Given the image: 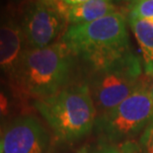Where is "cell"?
Listing matches in <instances>:
<instances>
[{
  "instance_id": "18",
  "label": "cell",
  "mask_w": 153,
  "mask_h": 153,
  "mask_svg": "<svg viewBox=\"0 0 153 153\" xmlns=\"http://www.w3.org/2000/svg\"><path fill=\"white\" fill-rule=\"evenodd\" d=\"M78 153H88V152H87V149L85 147H83V148H81L79 151H78Z\"/></svg>"
},
{
  "instance_id": "6",
  "label": "cell",
  "mask_w": 153,
  "mask_h": 153,
  "mask_svg": "<svg viewBox=\"0 0 153 153\" xmlns=\"http://www.w3.org/2000/svg\"><path fill=\"white\" fill-rule=\"evenodd\" d=\"M67 7L61 0L32 3L23 14L21 29L28 48H43L57 42L66 31Z\"/></svg>"
},
{
  "instance_id": "17",
  "label": "cell",
  "mask_w": 153,
  "mask_h": 153,
  "mask_svg": "<svg viewBox=\"0 0 153 153\" xmlns=\"http://www.w3.org/2000/svg\"><path fill=\"white\" fill-rule=\"evenodd\" d=\"M149 77H150L149 82H150V91H151V96H152V100H153V73L151 75H149Z\"/></svg>"
},
{
  "instance_id": "1",
  "label": "cell",
  "mask_w": 153,
  "mask_h": 153,
  "mask_svg": "<svg viewBox=\"0 0 153 153\" xmlns=\"http://www.w3.org/2000/svg\"><path fill=\"white\" fill-rule=\"evenodd\" d=\"M75 57L62 41L43 48H27L9 84L20 98H48L72 83Z\"/></svg>"
},
{
  "instance_id": "3",
  "label": "cell",
  "mask_w": 153,
  "mask_h": 153,
  "mask_svg": "<svg viewBox=\"0 0 153 153\" xmlns=\"http://www.w3.org/2000/svg\"><path fill=\"white\" fill-rule=\"evenodd\" d=\"M34 107L63 142L83 138L94 129L97 111L85 80L70 83L48 98L37 100Z\"/></svg>"
},
{
  "instance_id": "9",
  "label": "cell",
  "mask_w": 153,
  "mask_h": 153,
  "mask_svg": "<svg viewBox=\"0 0 153 153\" xmlns=\"http://www.w3.org/2000/svg\"><path fill=\"white\" fill-rule=\"evenodd\" d=\"M116 11L112 0H89L81 4L68 6L67 20L70 25L93 22Z\"/></svg>"
},
{
  "instance_id": "8",
  "label": "cell",
  "mask_w": 153,
  "mask_h": 153,
  "mask_svg": "<svg viewBox=\"0 0 153 153\" xmlns=\"http://www.w3.org/2000/svg\"><path fill=\"white\" fill-rule=\"evenodd\" d=\"M27 48L21 26L13 19L0 18V71L10 78Z\"/></svg>"
},
{
  "instance_id": "12",
  "label": "cell",
  "mask_w": 153,
  "mask_h": 153,
  "mask_svg": "<svg viewBox=\"0 0 153 153\" xmlns=\"http://www.w3.org/2000/svg\"><path fill=\"white\" fill-rule=\"evenodd\" d=\"M129 16L153 23V0H139L129 5Z\"/></svg>"
},
{
  "instance_id": "19",
  "label": "cell",
  "mask_w": 153,
  "mask_h": 153,
  "mask_svg": "<svg viewBox=\"0 0 153 153\" xmlns=\"http://www.w3.org/2000/svg\"><path fill=\"white\" fill-rule=\"evenodd\" d=\"M126 1L129 2V5H131V4H132V3H135V2L139 1V0H126Z\"/></svg>"
},
{
  "instance_id": "2",
  "label": "cell",
  "mask_w": 153,
  "mask_h": 153,
  "mask_svg": "<svg viewBox=\"0 0 153 153\" xmlns=\"http://www.w3.org/2000/svg\"><path fill=\"white\" fill-rule=\"evenodd\" d=\"M89 71L118 59L131 50L126 19L120 12L84 24L70 25L60 38Z\"/></svg>"
},
{
  "instance_id": "16",
  "label": "cell",
  "mask_w": 153,
  "mask_h": 153,
  "mask_svg": "<svg viewBox=\"0 0 153 153\" xmlns=\"http://www.w3.org/2000/svg\"><path fill=\"white\" fill-rule=\"evenodd\" d=\"M29 0H10V3L13 7L15 8H20L22 6H24L26 3H28Z\"/></svg>"
},
{
  "instance_id": "10",
  "label": "cell",
  "mask_w": 153,
  "mask_h": 153,
  "mask_svg": "<svg viewBox=\"0 0 153 153\" xmlns=\"http://www.w3.org/2000/svg\"><path fill=\"white\" fill-rule=\"evenodd\" d=\"M128 22L140 48L145 74L149 76L153 73V23L134 17H128Z\"/></svg>"
},
{
  "instance_id": "14",
  "label": "cell",
  "mask_w": 153,
  "mask_h": 153,
  "mask_svg": "<svg viewBox=\"0 0 153 153\" xmlns=\"http://www.w3.org/2000/svg\"><path fill=\"white\" fill-rule=\"evenodd\" d=\"M92 153H120V148L117 145L109 143H101Z\"/></svg>"
},
{
  "instance_id": "5",
  "label": "cell",
  "mask_w": 153,
  "mask_h": 153,
  "mask_svg": "<svg viewBox=\"0 0 153 153\" xmlns=\"http://www.w3.org/2000/svg\"><path fill=\"white\" fill-rule=\"evenodd\" d=\"M139 58L129 51L108 65L89 71L86 83L97 111L103 115L134 92L142 80Z\"/></svg>"
},
{
  "instance_id": "13",
  "label": "cell",
  "mask_w": 153,
  "mask_h": 153,
  "mask_svg": "<svg viewBox=\"0 0 153 153\" xmlns=\"http://www.w3.org/2000/svg\"><path fill=\"white\" fill-rule=\"evenodd\" d=\"M137 142L141 153H153V118L143 129Z\"/></svg>"
},
{
  "instance_id": "4",
  "label": "cell",
  "mask_w": 153,
  "mask_h": 153,
  "mask_svg": "<svg viewBox=\"0 0 153 153\" xmlns=\"http://www.w3.org/2000/svg\"><path fill=\"white\" fill-rule=\"evenodd\" d=\"M152 118L150 82L143 77L131 95L113 110L97 116L94 131L101 143L118 146L140 135Z\"/></svg>"
},
{
  "instance_id": "11",
  "label": "cell",
  "mask_w": 153,
  "mask_h": 153,
  "mask_svg": "<svg viewBox=\"0 0 153 153\" xmlns=\"http://www.w3.org/2000/svg\"><path fill=\"white\" fill-rule=\"evenodd\" d=\"M18 98L10 84L0 81V126L10 122L15 109V100Z\"/></svg>"
},
{
  "instance_id": "21",
  "label": "cell",
  "mask_w": 153,
  "mask_h": 153,
  "mask_svg": "<svg viewBox=\"0 0 153 153\" xmlns=\"http://www.w3.org/2000/svg\"><path fill=\"white\" fill-rule=\"evenodd\" d=\"M0 153H3V145H2V140L0 139Z\"/></svg>"
},
{
  "instance_id": "22",
  "label": "cell",
  "mask_w": 153,
  "mask_h": 153,
  "mask_svg": "<svg viewBox=\"0 0 153 153\" xmlns=\"http://www.w3.org/2000/svg\"><path fill=\"white\" fill-rule=\"evenodd\" d=\"M54 1H57V0H53V2H54Z\"/></svg>"
},
{
  "instance_id": "7",
  "label": "cell",
  "mask_w": 153,
  "mask_h": 153,
  "mask_svg": "<svg viewBox=\"0 0 153 153\" xmlns=\"http://www.w3.org/2000/svg\"><path fill=\"white\" fill-rule=\"evenodd\" d=\"M3 153H50L51 136L33 116H19L3 129Z\"/></svg>"
},
{
  "instance_id": "20",
  "label": "cell",
  "mask_w": 153,
  "mask_h": 153,
  "mask_svg": "<svg viewBox=\"0 0 153 153\" xmlns=\"http://www.w3.org/2000/svg\"><path fill=\"white\" fill-rule=\"evenodd\" d=\"M41 2H45V3H53V0H39Z\"/></svg>"
},
{
  "instance_id": "15",
  "label": "cell",
  "mask_w": 153,
  "mask_h": 153,
  "mask_svg": "<svg viewBox=\"0 0 153 153\" xmlns=\"http://www.w3.org/2000/svg\"><path fill=\"white\" fill-rule=\"evenodd\" d=\"M61 1L67 6H74V5L81 4V3H84L86 1H89V0H61Z\"/></svg>"
}]
</instances>
